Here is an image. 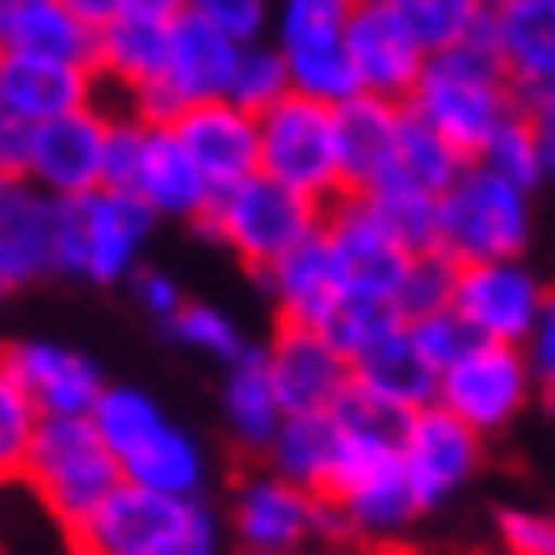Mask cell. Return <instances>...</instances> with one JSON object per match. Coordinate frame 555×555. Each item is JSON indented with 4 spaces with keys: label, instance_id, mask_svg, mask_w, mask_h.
<instances>
[{
    "label": "cell",
    "instance_id": "cell-47",
    "mask_svg": "<svg viewBox=\"0 0 555 555\" xmlns=\"http://www.w3.org/2000/svg\"><path fill=\"white\" fill-rule=\"evenodd\" d=\"M128 286H133V301L143 306L153 321H164V326H169V321L179 317V306L189 301L184 291H179V281H173L169 270H158V266H138Z\"/></svg>",
    "mask_w": 555,
    "mask_h": 555
},
{
    "label": "cell",
    "instance_id": "cell-26",
    "mask_svg": "<svg viewBox=\"0 0 555 555\" xmlns=\"http://www.w3.org/2000/svg\"><path fill=\"white\" fill-rule=\"evenodd\" d=\"M489 47L515 92L555 87V0H494Z\"/></svg>",
    "mask_w": 555,
    "mask_h": 555
},
{
    "label": "cell",
    "instance_id": "cell-20",
    "mask_svg": "<svg viewBox=\"0 0 555 555\" xmlns=\"http://www.w3.org/2000/svg\"><path fill=\"white\" fill-rule=\"evenodd\" d=\"M82 107H102V87L92 67L0 51V113H11L26 128H41V122L82 113Z\"/></svg>",
    "mask_w": 555,
    "mask_h": 555
},
{
    "label": "cell",
    "instance_id": "cell-52",
    "mask_svg": "<svg viewBox=\"0 0 555 555\" xmlns=\"http://www.w3.org/2000/svg\"><path fill=\"white\" fill-rule=\"evenodd\" d=\"M11 291H16V286H11V281H5V270H0V306L11 301Z\"/></svg>",
    "mask_w": 555,
    "mask_h": 555
},
{
    "label": "cell",
    "instance_id": "cell-39",
    "mask_svg": "<svg viewBox=\"0 0 555 555\" xmlns=\"http://www.w3.org/2000/svg\"><path fill=\"white\" fill-rule=\"evenodd\" d=\"M398 16L418 31V41L428 51L459 47L464 36H474V26L485 21V0H387Z\"/></svg>",
    "mask_w": 555,
    "mask_h": 555
},
{
    "label": "cell",
    "instance_id": "cell-30",
    "mask_svg": "<svg viewBox=\"0 0 555 555\" xmlns=\"http://www.w3.org/2000/svg\"><path fill=\"white\" fill-rule=\"evenodd\" d=\"M352 383L367 387L372 398H383V403L403 408V413H418V408H428L438 398V372L428 367L423 352L413 347L408 321L398 326V332H387L377 347H367V352L357 357Z\"/></svg>",
    "mask_w": 555,
    "mask_h": 555
},
{
    "label": "cell",
    "instance_id": "cell-24",
    "mask_svg": "<svg viewBox=\"0 0 555 555\" xmlns=\"http://www.w3.org/2000/svg\"><path fill=\"white\" fill-rule=\"evenodd\" d=\"M128 194L143 199V209L153 219H184V224H199L209 199H215L209 184H204V173L194 169V158L184 153V143L173 138L169 122H149Z\"/></svg>",
    "mask_w": 555,
    "mask_h": 555
},
{
    "label": "cell",
    "instance_id": "cell-45",
    "mask_svg": "<svg viewBox=\"0 0 555 555\" xmlns=\"http://www.w3.org/2000/svg\"><path fill=\"white\" fill-rule=\"evenodd\" d=\"M525 367H530V383H535V398L555 403V291H545V306H540L530 337L520 341Z\"/></svg>",
    "mask_w": 555,
    "mask_h": 555
},
{
    "label": "cell",
    "instance_id": "cell-37",
    "mask_svg": "<svg viewBox=\"0 0 555 555\" xmlns=\"http://www.w3.org/2000/svg\"><path fill=\"white\" fill-rule=\"evenodd\" d=\"M479 169H489L494 179H505V184H515L520 194H530L535 199V189L545 184V169H540V153H535V138H530V128H525L520 113H509L494 133H489V143L479 149V158H474Z\"/></svg>",
    "mask_w": 555,
    "mask_h": 555
},
{
    "label": "cell",
    "instance_id": "cell-21",
    "mask_svg": "<svg viewBox=\"0 0 555 555\" xmlns=\"http://www.w3.org/2000/svg\"><path fill=\"white\" fill-rule=\"evenodd\" d=\"M169 128H173V138L184 143L189 158H194V169L204 173L209 194H224V189L245 184L250 173H260V133H255V118L240 113V107H230V102L189 107Z\"/></svg>",
    "mask_w": 555,
    "mask_h": 555
},
{
    "label": "cell",
    "instance_id": "cell-34",
    "mask_svg": "<svg viewBox=\"0 0 555 555\" xmlns=\"http://www.w3.org/2000/svg\"><path fill=\"white\" fill-rule=\"evenodd\" d=\"M459 169H464V158H459L449 143L438 133H428L413 113L403 107V143H398V169H392V179L387 184H413L423 189V194H443V189L459 179Z\"/></svg>",
    "mask_w": 555,
    "mask_h": 555
},
{
    "label": "cell",
    "instance_id": "cell-19",
    "mask_svg": "<svg viewBox=\"0 0 555 555\" xmlns=\"http://www.w3.org/2000/svg\"><path fill=\"white\" fill-rule=\"evenodd\" d=\"M266 367L286 413H332L337 398L352 387L347 357L306 326H275V337L266 341Z\"/></svg>",
    "mask_w": 555,
    "mask_h": 555
},
{
    "label": "cell",
    "instance_id": "cell-42",
    "mask_svg": "<svg viewBox=\"0 0 555 555\" xmlns=\"http://www.w3.org/2000/svg\"><path fill=\"white\" fill-rule=\"evenodd\" d=\"M449 291H454V266L434 250L413 255L403 286L392 296V311L403 321H418V317H428V311H443V306H449Z\"/></svg>",
    "mask_w": 555,
    "mask_h": 555
},
{
    "label": "cell",
    "instance_id": "cell-17",
    "mask_svg": "<svg viewBox=\"0 0 555 555\" xmlns=\"http://www.w3.org/2000/svg\"><path fill=\"white\" fill-rule=\"evenodd\" d=\"M321 240H326L332 266H337V281L352 301H387L392 306L413 255L372 219L367 204L362 199L332 204V209L321 215Z\"/></svg>",
    "mask_w": 555,
    "mask_h": 555
},
{
    "label": "cell",
    "instance_id": "cell-48",
    "mask_svg": "<svg viewBox=\"0 0 555 555\" xmlns=\"http://www.w3.org/2000/svg\"><path fill=\"white\" fill-rule=\"evenodd\" d=\"M26 149H31V128L0 113V179H21L26 173Z\"/></svg>",
    "mask_w": 555,
    "mask_h": 555
},
{
    "label": "cell",
    "instance_id": "cell-36",
    "mask_svg": "<svg viewBox=\"0 0 555 555\" xmlns=\"http://www.w3.org/2000/svg\"><path fill=\"white\" fill-rule=\"evenodd\" d=\"M291 77V92L321 107H341L347 98H357V72L347 62V41L341 47H317V51H291L281 56Z\"/></svg>",
    "mask_w": 555,
    "mask_h": 555
},
{
    "label": "cell",
    "instance_id": "cell-2",
    "mask_svg": "<svg viewBox=\"0 0 555 555\" xmlns=\"http://www.w3.org/2000/svg\"><path fill=\"white\" fill-rule=\"evenodd\" d=\"M403 107L428 133L443 138L464 164L479 158L489 133L515 113V87H509L500 56L489 47V11H485V21L474 26V36H464L459 47L428 51L423 77H418V87L408 92Z\"/></svg>",
    "mask_w": 555,
    "mask_h": 555
},
{
    "label": "cell",
    "instance_id": "cell-5",
    "mask_svg": "<svg viewBox=\"0 0 555 555\" xmlns=\"http://www.w3.org/2000/svg\"><path fill=\"white\" fill-rule=\"evenodd\" d=\"M535 235V209L530 194L494 179L479 164H464L459 179L438 194L434 255L449 266H485V260H520Z\"/></svg>",
    "mask_w": 555,
    "mask_h": 555
},
{
    "label": "cell",
    "instance_id": "cell-7",
    "mask_svg": "<svg viewBox=\"0 0 555 555\" xmlns=\"http://www.w3.org/2000/svg\"><path fill=\"white\" fill-rule=\"evenodd\" d=\"M21 479L36 489V500L62 525L82 530L87 515L122 485L118 459L107 454L92 418H41L31 454L21 464Z\"/></svg>",
    "mask_w": 555,
    "mask_h": 555
},
{
    "label": "cell",
    "instance_id": "cell-18",
    "mask_svg": "<svg viewBox=\"0 0 555 555\" xmlns=\"http://www.w3.org/2000/svg\"><path fill=\"white\" fill-rule=\"evenodd\" d=\"M347 62L357 72V92L403 107L408 92L418 87L428 47L392 5H352L347 21Z\"/></svg>",
    "mask_w": 555,
    "mask_h": 555
},
{
    "label": "cell",
    "instance_id": "cell-46",
    "mask_svg": "<svg viewBox=\"0 0 555 555\" xmlns=\"http://www.w3.org/2000/svg\"><path fill=\"white\" fill-rule=\"evenodd\" d=\"M515 113L525 118L530 138H535L540 169L555 179V87H535V92H515Z\"/></svg>",
    "mask_w": 555,
    "mask_h": 555
},
{
    "label": "cell",
    "instance_id": "cell-11",
    "mask_svg": "<svg viewBox=\"0 0 555 555\" xmlns=\"http://www.w3.org/2000/svg\"><path fill=\"white\" fill-rule=\"evenodd\" d=\"M321 500L332 509L337 540H357V545H392V540H403L423 520L398 454L341 464Z\"/></svg>",
    "mask_w": 555,
    "mask_h": 555
},
{
    "label": "cell",
    "instance_id": "cell-12",
    "mask_svg": "<svg viewBox=\"0 0 555 555\" xmlns=\"http://www.w3.org/2000/svg\"><path fill=\"white\" fill-rule=\"evenodd\" d=\"M545 281L520 260H485V266H459L449 311L469 326L479 341H505L520 347L545 306Z\"/></svg>",
    "mask_w": 555,
    "mask_h": 555
},
{
    "label": "cell",
    "instance_id": "cell-3",
    "mask_svg": "<svg viewBox=\"0 0 555 555\" xmlns=\"http://www.w3.org/2000/svg\"><path fill=\"white\" fill-rule=\"evenodd\" d=\"M82 555H224L230 530L209 500L118 485L77 530Z\"/></svg>",
    "mask_w": 555,
    "mask_h": 555
},
{
    "label": "cell",
    "instance_id": "cell-49",
    "mask_svg": "<svg viewBox=\"0 0 555 555\" xmlns=\"http://www.w3.org/2000/svg\"><path fill=\"white\" fill-rule=\"evenodd\" d=\"M72 21H82L87 31H102V26H113L122 16V0H56Z\"/></svg>",
    "mask_w": 555,
    "mask_h": 555
},
{
    "label": "cell",
    "instance_id": "cell-14",
    "mask_svg": "<svg viewBox=\"0 0 555 555\" xmlns=\"http://www.w3.org/2000/svg\"><path fill=\"white\" fill-rule=\"evenodd\" d=\"M240 47L224 41L219 31L199 26L194 16H179L169 26V56H164V77L153 82V92L138 102L133 113L149 122H173L189 107L204 102H224L230 72H235Z\"/></svg>",
    "mask_w": 555,
    "mask_h": 555
},
{
    "label": "cell",
    "instance_id": "cell-44",
    "mask_svg": "<svg viewBox=\"0 0 555 555\" xmlns=\"http://www.w3.org/2000/svg\"><path fill=\"white\" fill-rule=\"evenodd\" d=\"M494 535L505 555H555V509L505 505L494 515Z\"/></svg>",
    "mask_w": 555,
    "mask_h": 555
},
{
    "label": "cell",
    "instance_id": "cell-43",
    "mask_svg": "<svg viewBox=\"0 0 555 555\" xmlns=\"http://www.w3.org/2000/svg\"><path fill=\"white\" fill-rule=\"evenodd\" d=\"M408 337H413V347L423 352V362L434 372H443V367H454L459 357L469 352L474 341V332L464 326V321L443 306V311H428V317H418V321H408Z\"/></svg>",
    "mask_w": 555,
    "mask_h": 555
},
{
    "label": "cell",
    "instance_id": "cell-1",
    "mask_svg": "<svg viewBox=\"0 0 555 555\" xmlns=\"http://www.w3.org/2000/svg\"><path fill=\"white\" fill-rule=\"evenodd\" d=\"M92 428L107 443V454L118 459L122 485L153 489L169 500H209V479H215L209 449L199 443V434L173 423L153 392L107 383L92 408Z\"/></svg>",
    "mask_w": 555,
    "mask_h": 555
},
{
    "label": "cell",
    "instance_id": "cell-35",
    "mask_svg": "<svg viewBox=\"0 0 555 555\" xmlns=\"http://www.w3.org/2000/svg\"><path fill=\"white\" fill-rule=\"evenodd\" d=\"M281 98H291V77H286V62H281V51L260 41V47H240L235 56V72H230V87H224V102L240 107V113H270Z\"/></svg>",
    "mask_w": 555,
    "mask_h": 555
},
{
    "label": "cell",
    "instance_id": "cell-33",
    "mask_svg": "<svg viewBox=\"0 0 555 555\" xmlns=\"http://www.w3.org/2000/svg\"><path fill=\"white\" fill-rule=\"evenodd\" d=\"M352 199L367 204L372 219H377L408 255L434 250V224H438L434 194H423V189H413V184H377V189H367V194H352Z\"/></svg>",
    "mask_w": 555,
    "mask_h": 555
},
{
    "label": "cell",
    "instance_id": "cell-16",
    "mask_svg": "<svg viewBox=\"0 0 555 555\" xmlns=\"http://www.w3.org/2000/svg\"><path fill=\"white\" fill-rule=\"evenodd\" d=\"M107 128L113 107H82L67 118H51L31 128L26 149V184H36L47 199H82L102 189V164H107Z\"/></svg>",
    "mask_w": 555,
    "mask_h": 555
},
{
    "label": "cell",
    "instance_id": "cell-25",
    "mask_svg": "<svg viewBox=\"0 0 555 555\" xmlns=\"http://www.w3.org/2000/svg\"><path fill=\"white\" fill-rule=\"evenodd\" d=\"M51 250H56V199H47L26 179H0V270L11 286H41L51 281Z\"/></svg>",
    "mask_w": 555,
    "mask_h": 555
},
{
    "label": "cell",
    "instance_id": "cell-10",
    "mask_svg": "<svg viewBox=\"0 0 555 555\" xmlns=\"http://www.w3.org/2000/svg\"><path fill=\"white\" fill-rule=\"evenodd\" d=\"M530 398H535V383H530V367H525L520 347L474 341L454 367L438 372L434 403L443 408V413H454L469 434L494 438L530 408Z\"/></svg>",
    "mask_w": 555,
    "mask_h": 555
},
{
    "label": "cell",
    "instance_id": "cell-31",
    "mask_svg": "<svg viewBox=\"0 0 555 555\" xmlns=\"http://www.w3.org/2000/svg\"><path fill=\"white\" fill-rule=\"evenodd\" d=\"M92 47H98V31H87L82 21H72L56 0H31L16 36H11V51L67 62V67H92Z\"/></svg>",
    "mask_w": 555,
    "mask_h": 555
},
{
    "label": "cell",
    "instance_id": "cell-15",
    "mask_svg": "<svg viewBox=\"0 0 555 555\" xmlns=\"http://www.w3.org/2000/svg\"><path fill=\"white\" fill-rule=\"evenodd\" d=\"M0 367L16 377V387L31 398L41 418H92L102 387V367L82 347L51 337H16L0 347Z\"/></svg>",
    "mask_w": 555,
    "mask_h": 555
},
{
    "label": "cell",
    "instance_id": "cell-41",
    "mask_svg": "<svg viewBox=\"0 0 555 555\" xmlns=\"http://www.w3.org/2000/svg\"><path fill=\"white\" fill-rule=\"evenodd\" d=\"M36 428H41V413L16 387V377L0 367V479H16L21 474V464L31 454Z\"/></svg>",
    "mask_w": 555,
    "mask_h": 555
},
{
    "label": "cell",
    "instance_id": "cell-27",
    "mask_svg": "<svg viewBox=\"0 0 555 555\" xmlns=\"http://www.w3.org/2000/svg\"><path fill=\"white\" fill-rule=\"evenodd\" d=\"M164 56H169V26H158V21L118 16L113 26H102L98 47H92L102 102H107V92H118L128 102V113H133L153 92V82L164 77Z\"/></svg>",
    "mask_w": 555,
    "mask_h": 555
},
{
    "label": "cell",
    "instance_id": "cell-9",
    "mask_svg": "<svg viewBox=\"0 0 555 555\" xmlns=\"http://www.w3.org/2000/svg\"><path fill=\"white\" fill-rule=\"evenodd\" d=\"M224 530L245 555H306L317 540H337L326 500L275 479L270 469H250L235 485Z\"/></svg>",
    "mask_w": 555,
    "mask_h": 555
},
{
    "label": "cell",
    "instance_id": "cell-6",
    "mask_svg": "<svg viewBox=\"0 0 555 555\" xmlns=\"http://www.w3.org/2000/svg\"><path fill=\"white\" fill-rule=\"evenodd\" d=\"M255 133H260V173L270 184H281L296 199L317 204L321 215L347 199L341 153H337V113L332 107L291 92L270 113L255 118Z\"/></svg>",
    "mask_w": 555,
    "mask_h": 555
},
{
    "label": "cell",
    "instance_id": "cell-13",
    "mask_svg": "<svg viewBox=\"0 0 555 555\" xmlns=\"http://www.w3.org/2000/svg\"><path fill=\"white\" fill-rule=\"evenodd\" d=\"M398 459H403V474L413 485V500L428 515V509L449 505L454 494H464L474 485V474L485 469V438L469 434L454 413L428 403L418 413H408Z\"/></svg>",
    "mask_w": 555,
    "mask_h": 555
},
{
    "label": "cell",
    "instance_id": "cell-50",
    "mask_svg": "<svg viewBox=\"0 0 555 555\" xmlns=\"http://www.w3.org/2000/svg\"><path fill=\"white\" fill-rule=\"evenodd\" d=\"M184 11H189V0H122V16L158 21V26H173Z\"/></svg>",
    "mask_w": 555,
    "mask_h": 555
},
{
    "label": "cell",
    "instance_id": "cell-38",
    "mask_svg": "<svg viewBox=\"0 0 555 555\" xmlns=\"http://www.w3.org/2000/svg\"><path fill=\"white\" fill-rule=\"evenodd\" d=\"M169 332L179 347H189V352L209 357V362H219V367H230L250 341H245V332H240V321L230 317V311H219V306L209 301H184L179 306V317L169 321Z\"/></svg>",
    "mask_w": 555,
    "mask_h": 555
},
{
    "label": "cell",
    "instance_id": "cell-22",
    "mask_svg": "<svg viewBox=\"0 0 555 555\" xmlns=\"http://www.w3.org/2000/svg\"><path fill=\"white\" fill-rule=\"evenodd\" d=\"M255 281H260V291L270 296L281 326L321 332L326 321L337 317V306L347 301V291H341V281H337V266H332V250H326V240H321V224L296 250H286L275 266L260 270Z\"/></svg>",
    "mask_w": 555,
    "mask_h": 555
},
{
    "label": "cell",
    "instance_id": "cell-29",
    "mask_svg": "<svg viewBox=\"0 0 555 555\" xmlns=\"http://www.w3.org/2000/svg\"><path fill=\"white\" fill-rule=\"evenodd\" d=\"M337 454H341V438L332 413H286V423L275 428V438L260 454L266 459L260 469L306 489V494H326L332 474H337Z\"/></svg>",
    "mask_w": 555,
    "mask_h": 555
},
{
    "label": "cell",
    "instance_id": "cell-4",
    "mask_svg": "<svg viewBox=\"0 0 555 555\" xmlns=\"http://www.w3.org/2000/svg\"><path fill=\"white\" fill-rule=\"evenodd\" d=\"M158 219L143 209V199L118 189H92L82 199H56V250L51 270L62 281L87 286H122L143 266Z\"/></svg>",
    "mask_w": 555,
    "mask_h": 555
},
{
    "label": "cell",
    "instance_id": "cell-8",
    "mask_svg": "<svg viewBox=\"0 0 555 555\" xmlns=\"http://www.w3.org/2000/svg\"><path fill=\"white\" fill-rule=\"evenodd\" d=\"M321 224V209L317 204L296 199L291 189L270 184L266 173H250L245 184L224 189L209 199L199 219V235H209L215 245L235 255L245 270H260L275 266L286 250H296L311 230Z\"/></svg>",
    "mask_w": 555,
    "mask_h": 555
},
{
    "label": "cell",
    "instance_id": "cell-51",
    "mask_svg": "<svg viewBox=\"0 0 555 555\" xmlns=\"http://www.w3.org/2000/svg\"><path fill=\"white\" fill-rule=\"evenodd\" d=\"M26 5H31V0H0V51H11V36H16Z\"/></svg>",
    "mask_w": 555,
    "mask_h": 555
},
{
    "label": "cell",
    "instance_id": "cell-32",
    "mask_svg": "<svg viewBox=\"0 0 555 555\" xmlns=\"http://www.w3.org/2000/svg\"><path fill=\"white\" fill-rule=\"evenodd\" d=\"M357 0H275L270 16V47L291 56V51H317L341 47L347 41V21H352Z\"/></svg>",
    "mask_w": 555,
    "mask_h": 555
},
{
    "label": "cell",
    "instance_id": "cell-28",
    "mask_svg": "<svg viewBox=\"0 0 555 555\" xmlns=\"http://www.w3.org/2000/svg\"><path fill=\"white\" fill-rule=\"evenodd\" d=\"M219 418H224V434L235 449L245 454H266V443L275 438V428L286 423V408L275 398V383H270L266 367V347H245V352L224 367V383H219Z\"/></svg>",
    "mask_w": 555,
    "mask_h": 555
},
{
    "label": "cell",
    "instance_id": "cell-23",
    "mask_svg": "<svg viewBox=\"0 0 555 555\" xmlns=\"http://www.w3.org/2000/svg\"><path fill=\"white\" fill-rule=\"evenodd\" d=\"M337 113V153H341V184L347 199L367 194V189L387 184L398 169V143H403V107L383 98L357 92Z\"/></svg>",
    "mask_w": 555,
    "mask_h": 555
},
{
    "label": "cell",
    "instance_id": "cell-40",
    "mask_svg": "<svg viewBox=\"0 0 555 555\" xmlns=\"http://www.w3.org/2000/svg\"><path fill=\"white\" fill-rule=\"evenodd\" d=\"M184 16H194L199 26L219 31L235 47H260V41H270L275 0H189Z\"/></svg>",
    "mask_w": 555,
    "mask_h": 555
}]
</instances>
